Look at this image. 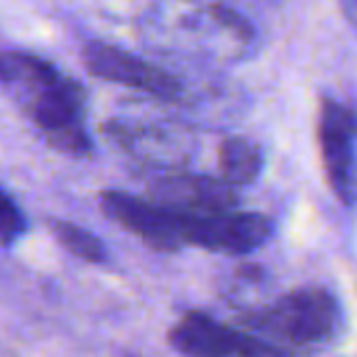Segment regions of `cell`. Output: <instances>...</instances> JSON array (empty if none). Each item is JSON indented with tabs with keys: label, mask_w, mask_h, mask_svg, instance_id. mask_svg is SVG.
<instances>
[{
	"label": "cell",
	"mask_w": 357,
	"mask_h": 357,
	"mask_svg": "<svg viewBox=\"0 0 357 357\" xmlns=\"http://www.w3.org/2000/svg\"><path fill=\"white\" fill-rule=\"evenodd\" d=\"M0 84L31 117L50 148L67 156L92 151L86 134V92L47 59L25 50H0Z\"/></svg>",
	"instance_id": "2"
},
{
	"label": "cell",
	"mask_w": 357,
	"mask_h": 357,
	"mask_svg": "<svg viewBox=\"0 0 357 357\" xmlns=\"http://www.w3.org/2000/svg\"><path fill=\"white\" fill-rule=\"evenodd\" d=\"M167 343L184 357H243L245 332H237L206 312H184L167 332Z\"/></svg>",
	"instance_id": "9"
},
{
	"label": "cell",
	"mask_w": 357,
	"mask_h": 357,
	"mask_svg": "<svg viewBox=\"0 0 357 357\" xmlns=\"http://www.w3.org/2000/svg\"><path fill=\"white\" fill-rule=\"evenodd\" d=\"M340 6H343V14H346V20H349V22H354V11H357L354 0H340Z\"/></svg>",
	"instance_id": "14"
},
{
	"label": "cell",
	"mask_w": 357,
	"mask_h": 357,
	"mask_svg": "<svg viewBox=\"0 0 357 357\" xmlns=\"http://www.w3.org/2000/svg\"><path fill=\"white\" fill-rule=\"evenodd\" d=\"M28 231V220L22 215V209L17 206V201L0 187V245H14L22 234Z\"/></svg>",
	"instance_id": "13"
},
{
	"label": "cell",
	"mask_w": 357,
	"mask_h": 357,
	"mask_svg": "<svg viewBox=\"0 0 357 357\" xmlns=\"http://www.w3.org/2000/svg\"><path fill=\"white\" fill-rule=\"evenodd\" d=\"M84 67L103 81L148 92L159 100L181 98V81L173 73H167L165 67H159L142 56H134L131 50L112 45V42H86L84 45Z\"/></svg>",
	"instance_id": "5"
},
{
	"label": "cell",
	"mask_w": 357,
	"mask_h": 357,
	"mask_svg": "<svg viewBox=\"0 0 357 357\" xmlns=\"http://www.w3.org/2000/svg\"><path fill=\"white\" fill-rule=\"evenodd\" d=\"M240 324L282 349H321L337 337L343 310L332 290L310 284L245 312Z\"/></svg>",
	"instance_id": "3"
},
{
	"label": "cell",
	"mask_w": 357,
	"mask_h": 357,
	"mask_svg": "<svg viewBox=\"0 0 357 357\" xmlns=\"http://www.w3.org/2000/svg\"><path fill=\"white\" fill-rule=\"evenodd\" d=\"M265 167L262 148L248 137H223L218 145V170L229 184H251Z\"/></svg>",
	"instance_id": "10"
},
{
	"label": "cell",
	"mask_w": 357,
	"mask_h": 357,
	"mask_svg": "<svg viewBox=\"0 0 357 357\" xmlns=\"http://www.w3.org/2000/svg\"><path fill=\"white\" fill-rule=\"evenodd\" d=\"M139 36L162 56L237 64L257 47V31L248 17L220 0H153L139 17Z\"/></svg>",
	"instance_id": "1"
},
{
	"label": "cell",
	"mask_w": 357,
	"mask_h": 357,
	"mask_svg": "<svg viewBox=\"0 0 357 357\" xmlns=\"http://www.w3.org/2000/svg\"><path fill=\"white\" fill-rule=\"evenodd\" d=\"M151 201L176 212V215H209L237 206L234 184L215 178V176H198L178 167L159 170L148 181Z\"/></svg>",
	"instance_id": "6"
},
{
	"label": "cell",
	"mask_w": 357,
	"mask_h": 357,
	"mask_svg": "<svg viewBox=\"0 0 357 357\" xmlns=\"http://www.w3.org/2000/svg\"><path fill=\"white\" fill-rule=\"evenodd\" d=\"M98 204L109 220H114L128 234L139 237L148 248L176 251L181 245L178 223H176V215L170 209H165L153 201L137 198L131 192H123V190H103Z\"/></svg>",
	"instance_id": "8"
},
{
	"label": "cell",
	"mask_w": 357,
	"mask_h": 357,
	"mask_svg": "<svg viewBox=\"0 0 357 357\" xmlns=\"http://www.w3.org/2000/svg\"><path fill=\"white\" fill-rule=\"evenodd\" d=\"M109 137H114L126 151L131 153H145V156H153V153H165V151H173L176 142H181L178 131H173L170 126H162V123H109L106 126Z\"/></svg>",
	"instance_id": "11"
},
{
	"label": "cell",
	"mask_w": 357,
	"mask_h": 357,
	"mask_svg": "<svg viewBox=\"0 0 357 357\" xmlns=\"http://www.w3.org/2000/svg\"><path fill=\"white\" fill-rule=\"evenodd\" d=\"M47 226H50L56 243L64 251H70L73 257H78L84 262H98V265L109 262V251H106L103 240L98 234H92L89 229H84V226H78L73 220H56V218Z\"/></svg>",
	"instance_id": "12"
},
{
	"label": "cell",
	"mask_w": 357,
	"mask_h": 357,
	"mask_svg": "<svg viewBox=\"0 0 357 357\" xmlns=\"http://www.w3.org/2000/svg\"><path fill=\"white\" fill-rule=\"evenodd\" d=\"M318 145L332 192L343 206L354 201V114L335 98L321 100L318 112Z\"/></svg>",
	"instance_id": "7"
},
{
	"label": "cell",
	"mask_w": 357,
	"mask_h": 357,
	"mask_svg": "<svg viewBox=\"0 0 357 357\" xmlns=\"http://www.w3.org/2000/svg\"><path fill=\"white\" fill-rule=\"evenodd\" d=\"M176 223H178L181 243H190L215 254H229V257L251 254L259 245H265L273 234V220L268 215L237 212L234 206L223 212H209V215H176Z\"/></svg>",
	"instance_id": "4"
}]
</instances>
